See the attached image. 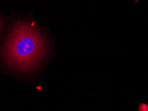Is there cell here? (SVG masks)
Wrapping results in <instances>:
<instances>
[{
    "instance_id": "obj_1",
    "label": "cell",
    "mask_w": 148,
    "mask_h": 111,
    "mask_svg": "<svg viewBox=\"0 0 148 111\" xmlns=\"http://www.w3.org/2000/svg\"><path fill=\"white\" fill-rule=\"evenodd\" d=\"M47 53L46 40L40 30L31 23L18 21L4 42L1 59L8 68L26 73L38 69Z\"/></svg>"
},
{
    "instance_id": "obj_2",
    "label": "cell",
    "mask_w": 148,
    "mask_h": 111,
    "mask_svg": "<svg viewBox=\"0 0 148 111\" xmlns=\"http://www.w3.org/2000/svg\"><path fill=\"white\" fill-rule=\"evenodd\" d=\"M0 30H1V20H0Z\"/></svg>"
}]
</instances>
